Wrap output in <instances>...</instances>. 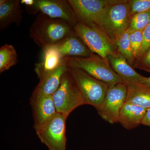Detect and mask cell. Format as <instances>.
I'll return each mask as SVG.
<instances>
[{
	"instance_id": "1",
	"label": "cell",
	"mask_w": 150,
	"mask_h": 150,
	"mask_svg": "<svg viewBox=\"0 0 150 150\" xmlns=\"http://www.w3.org/2000/svg\"><path fill=\"white\" fill-rule=\"evenodd\" d=\"M74 32V28L67 22L41 13L38 14L30 29L31 39L42 48L57 45Z\"/></svg>"
},
{
	"instance_id": "2",
	"label": "cell",
	"mask_w": 150,
	"mask_h": 150,
	"mask_svg": "<svg viewBox=\"0 0 150 150\" xmlns=\"http://www.w3.org/2000/svg\"><path fill=\"white\" fill-rule=\"evenodd\" d=\"M131 18L128 1L118 0L108 8L98 28L115 44L118 38L129 29Z\"/></svg>"
},
{
	"instance_id": "3",
	"label": "cell",
	"mask_w": 150,
	"mask_h": 150,
	"mask_svg": "<svg viewBox=\"0 0 150 150\" xmlns=\"http://www.w3.org/2000/svg\"><path fill=\"white\" fill-rule=\"evenodd\" d=\"M66 64L67 67L83 70L93 77L107 84L109 86L123 82L112 69L108 59H103L96 54L88 57L66 58Z\"/></svg>"
},
{
	"instance_id": "4",
	"label": "cell",
	"mask_w": 150,
	"mask_h": 150,
	"mask_svg": "<svg viewBox=\"0 0 150 150\" xmlns=\"http://www.w3.org/2000/svg\"><path fill=\"white\" fill-rule=\"evenodd\" d=\"M52 97L57 112L67 117L77 108L86 104L82 95L68 69L62 77L59 88Z\"/></svg>"
},
{
	"instance_id": "5",
	"label": "cell",
	"mask_w": 150,
	"mask_h": 150,
	"mask_svg": "<svg viewBox=\"0 0 150 150\" xmlns=\"http://www.w3.org/2000/svg\"><path fill=\"white\" fill-rule=\"evenodd\" d=\"M74 30L92 53L103 59L118 52L116 44L100 30L78 22Z\"/></svg>"
},
{
	"instance_id": "6",
	"label": "cell",
	"mask_w": 150,
	"mask_h": 150,
	"mask_svg": "<svg viewBox=\"0 0 150 150\" xmlns=\"http://www.w3.org/2000/svg\"><path fill=\"white\" fill-rule=\"evenodd\" d=\"M82 95L86 104L92 105L96 109L99 107L109 86L93 77L83 70L68 67Z\"/></svg>"
},
{
	"instance_id": "7",
	"label": "cell",
	"mask_w": 150,
	"mask_h": 150,
	"mask_svg": "<svg viewBox=\"0 0 150 150\" xmlns=\"http://www.w3.org/2000/svg\"><path fill=\"white\" fill-rule=\"evenodd\" d=\"M118 0H68L78 21L92 28L98 26L105 11Z\"/></svg>"
},
{
	"instance_id": "8",
	"label": "cell",
	"mask_w": 150,
	"mask_h": 150,
	"mask_svg": "<svg viewBox=\"0 0 150 150\" xmlns=\"http://www.w3.org/2000/svg\"><path fill=\"white\" fill-rule=\"evenodd\" d=\"M128 87L120 83L108 87L99 107L96 109L99 115L108 123L118 122L119 113L126 102Z\"/></svg>"
},
{
	"instance_id": "9",
	"label": "cell",
	"mask_w": 150,
	"mask_h": 150,
	"mask_svg": "<svg viewBox=\"0 0 150 150\" xmlns=\"http://www.w3.org/2000/svg\"><path fill=\"white\" fill-rule=\"evenodd\" d=\"M28 13H41L51 18L62 20L73 28L79 22L72 8L66 0H35L33 5L26 8Z\"/></svg>"
},
{
	"instance_id": "10",
	"label": "cell",
	"mask_w": 150,
	"mask_h": 150,
	"mask_svg": "<svg viewBox=\"0 0 150 150\" xmlns=\"http://www.w3.org/2000/svg\"><path fill=\"white\" fill-rule=\"evenodd\" d=\"M68 117L57 112L42 129L36 131L38 137L49 150H66V121Z\"/></svg>"
},
{
	"instance_id": "11",
	"label": "cell",
	"mask_w": 150,
	"mask_h": 150,
	"mask_svg": "<svg viewBox=\"0 0 150 150\" xmlns=\"http://www.w3.org/2000/svg\"><path fill=\"white\" fill-rule=\"evenodd\" d=\"M30 104L35 131L46 126L57 112L52 96H38L32 94Z\"/></svg>"
},
{
	"instance_id": "12",
	"label": "cell",
	"mask_w": 150,
	"mask_h": 150,
	"mask_svg": "<svg viewBox=\"0 0 150 150\" xmlns=\"http://www.w3.org/2000/svg\"><path fill=\"white\" fill-rule=\"evenodd\" d=\"M42 50L41 59L35 64L34 69L39 79L65 64L66 60L54 45L44 47Z\"/></svg>"
},
{
	"instance_id": "13",
	"label": "cell",
	"mask_w": 150,
	"mask_h": 150,
	"mask_svg": "<svg viewBox=\"0 0 150 150\" xmlns=\"http://www.w3.org/2000/svg\"><path fill=\"white\" fill-rule=\"evenodd\" d=\"M108 59L123 83L126 84L141 83L144 76L137 72L119 52L108 56Z\"/></svg>"
},
{
	"instance_id": "14",
	"label": "cell",
	"mask_w": 150,
	"mask_h": 150,
	"mask_svg": "<svg viewBox=\"0 0 150 150\" xmlns=\"http://www.w3.org/2000/svg\"><path fill=\"white\" fill-rule=\"evenodd\" d=\"M68 70L66 63L54 71L40 79L32 95L38 96H52L59 88L62 77Z\"/></svg>"
},
{
	"instance_id": "15",
	"label": "cell",
	"mask_w": 150,
	"mask_h": 150,
	"mask_svg": "<svg viewBox=\"0 0 150 150\" xmlns=\"http://www.w3.org/2000/svg\"><path fill=\"white\" fill-rule=\"evenodd\" d=\"M23 11L19 0L0 1V30L6 29L11 24L20 25L22 21Z\"/></svg>"
},
{
	"instance_id": "16",
	"label": "cell",
	"mask_w": 150,
	"mask_h": 150,
	"mask_svg": "<svg viewBox=\"0 0 150 150\" xmlns=\"http://www.w3.org/2000/svg\"><path fill=\"white\" fill-rule=\"evenodd\" d=\"M64 58L88 57L93 56L75 32L57 45H54Z\"/></svg>"
},
{
	"instance_id": "17",
	"label": "cell",
	"mask_w": 150,
	"mask_h": 150,
	"mask_svg": "<svg viewBox=\"0 0 150 150\" xmlns=\"http://www.w3.org/2000/svg\"><path fill=\"white\" fill-rule=\"evenodd\" d=\"M147 109L126 102L121 108L118 122L127 129H133L142 124Z\"/></svg>"
},
{
	"instance_id": "18",
	"label": "cell",
	"mask_w": 150,
	"mask_h": 150,
	"mask_svg": "<svg viewBox=\"0 0 150 150\" xmlns=\"http://www.w3.org/2000/svg\"><path fill=\"white\" fill-rule=\"evenodd\" d=\"M126 102L148 109L150 108V88L142 84H128Z\"/></svg>"
},
{
	"instance_id": "19",
	"label": "cell",
	"mask_w": 150,
	"mask_h": 150,
	"mask_svg": "<svg viewBox=\"0 0 150 150\" xmlns=\"http://www.w3.org/2000/svg\"><path fill=\"white\" fill-rule=\"evenodd\" d=\"M16 50L12 45L6 44L0 48V73L9 69L17 63Z\"/></svg>"
},
{
	"instance_id": "20",
	"label": "cell",
	"mask_w": 150,
	"mask_h": 150,
	"mask_svg": "<svg viewBox=\"0 0 150 150\" xmlns=\"http://www.w3.org/2000/svg\"><path fill=\"white\" fill-rule=\"evenodd\" d=\"M129 30H126L118 38L115 42L118 52L126 59L128 63L133 67L136 58L134 56L130 44L129 40Z\"/></svg>"
},
{
	"instance_id": "21",
	"label": "cell",
	"mask_w": 150,
	"mask_h": 150,
	"mask_svg": "<svg viewBox=\"0 0 150 150\" xmlns=\"http://www.w3.org/2000/svg\"><path fill=\"white\" fill-rule=\"evenodd\" d=\"M150 23V10L131 16L128 30L130 32L143 31Z\"/></svg>"
},
{
	"instance_id": "22",
	"label": "cell",
	"mask_w": 150,
	"mask_h": 150,
	"mask_svg": "<svg viewBox=\"0 0 150 150\" xmlns=\"http://www.w3.org/2000/svg\"><path fill=\"white\" fill-rule=\"evenodd\" d=\"M131 16L150 10V0H129Z\"/></svg>"
},
{
	"instance_id": "23",
	"label": "cell",
	"mask_w": 150,
	"mask_h": 150,
	"mask_svg": "<svg viewBox=\"0 0 150 150\" xmlns=\"http://www.w3.org/2000/svg\"><path fill=\"white\" fill-rule=\"evenodd\" d=\"M129 40L132 52L136 60L138 58L143 44V31H135L130 32Z\"/></svg>"
},
{
	"instance_id": "24",
	"label": "cell",
	"mask_w": 150,
	"mask_h": 150,
	"mask_svg": "<svg viewBox=\"0 0 150 150\" xmlns=\"http://www.w3.org/2000/svg\"><path fill=\"white\" fill-rule=\"evenodd\" d=\"M133 67L150 73V47L141 58L136 60Z\"/></svg>"
},
{
	"instance_id": "25",
	"label": "cell",
	"mask_w": 150,
	"mask_h": 150,
	"mask_svg": "<svg viewBox=\"0 0 150 150\" xmlns=\"http://www.w3.org/2000/svg\"><path fill=\"white\" fill-rule=\"evenodd\" d=\"M143 44L138 58L136 60L141 58L150 47V23L143 30Z\"/></svg>"
},
{
	"instance_id": "26",
	"label": "cell",
	"mask_w": 150,
	"mask_h": 150,
	"mask_svg": "<svg viewBox=\"0 0 150 150\" xmlns=\"http://www.w3.org/2000/svg\"><path fill=\"white\" fill-rule=\"evenodd\" d=\"M142 124L150 126V108H148L142 119Z\"/></svg>"
},
{
	"instance_id": "27",
	"label": "cell",
	"mask_w": 150,
	"mask_h": 150,
	"mask_svg": "<svg viewBox=\"0 0 150 150\" xmlns=\"http://www.w3.org/2000/svg\"><path fill=\"white\" fill-rule=\"evenodd\" d=\"M35 0H21V4L25 6V8L29 7L33 5L35 3Z\"/></svg>"
},
{
	"instance_id": "28",
	"label": "cell",
	"mask_w": 150,
	"mask_h": 150,
	"mask_svg": "<svg viewBox=\"0 0 150 150\" xmlns=\"http://www.w3.org/2000/svg\"><path fill=\"white\" fill-rule=\"evenodd\" d=\"M141 83L150 88V77H146L144 76L141 81Z\"/></svg>"
}]
</instances>
